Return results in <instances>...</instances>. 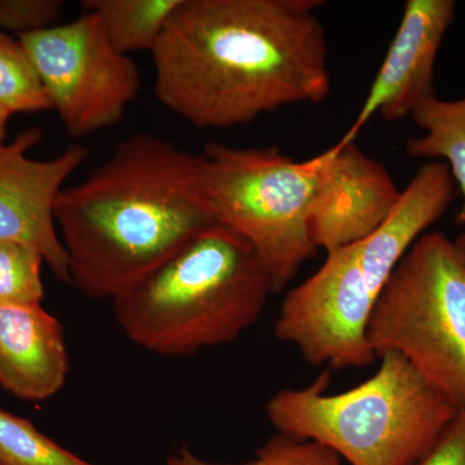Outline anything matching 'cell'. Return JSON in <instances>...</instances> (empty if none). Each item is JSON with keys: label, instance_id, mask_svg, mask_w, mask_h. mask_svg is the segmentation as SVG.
<instances>
[{"label": "cell", "instance_id": "16", "mask_svg": "<svg viewBox=\"0 0 465 465\" xmlns=\"http://www.w3.org/2000/svg\"><path fill=\"white\" fill-rule=\"evenodd\" d=\"M0 465H94L48 439L32 421L0 409Z\"/></svg>", "mask_w": 465, "mask_h": 465}, {"label": "cell", "instance_id": "9", "mask_svg": "<svg viewBox=\"0 0 465 465\" xmlns=\"http://www.w3.org/2000/svg\"><path fill=\"white\" fill-rule=\"evenodd\" d=\"M41 142L42 131L27 128L0 146V241L35 247L54 277L70 284L54 210L64 183L84 163L90 149L74 143L56 158H30L27 153Z\"/></svg>", "mask_w": 465, "mask_h": 465}, {"label": "cell", "instance_id": "13", "mask_svg": "<svg viewBox=\"0 0 465 465\" xmlns=\"http://www.w3.org/2000/svg\"><path fill=\"white\" fill-rule=\"evenodd\" d=\"M411 119L423 134L407 140V154L449 167L461 198L458 223L465 224V96L458 100L430 97L412 112Z\"/></svg>", "mask_w": 465, "mask_h": 465}, {"label": "cell", "instance_id": "19", "mask_svg": "<svg viewBox=\"0 0 465 465\" xmlns=\"http://www.w3.org/2000/svg\"><path fill=\"white\" fill-rule=\"evenodd\" d=\"M64 3L61 0H0V27L18 36L54 26Z\"/></svg>", "mask_w": 465, "mask_h": 465}, {"label": "cell", "instance_id": "17", "mask_svg": "<svg viewBox=\"0 0 465 465\" xmlns=\"http://www.w3.org/2000/svg\"><path fill=\"white\" fill-rule=\"evenodd\" d=\"M35 247L18 241H0V305H38L45 299L42 266Z\"/></svg>", "mask_w": 465, "mask_h": 465}, {"label": "cell", "instance_id": "4", "mask_svg": "<svg viewBox=\"0 0 465 465\" xmlns=\"http://www.w3.org/2000/svg\"><path fill=\"white\" fill-rule=\"evenodd\" d=\"M272 292L249 242L215 223L113 302L134 344L162 357H189L237 341Z\"/></svg>", "mask_w": 465, "mask_h": 465}, {"label": "cell", "instance_id": "6", "mask_svg": "<svg viewBox=\"0 0 465 465\" xmlns=\"http://www.w3.org/2000/svg\"><path fill=\"white\" fill-rule=\"evenodd\" d=\"M203 185L215 222L244 238L274 292L317 252L311 234L320 155L295 161L275 146L234 148L208 143Z\"/></svg>", "mask_w": 465, "mask_h": 465}, {"label": "cell", "instance_id": "7", "mask_svg": "<svg viewBox=\"0 0 465 465\" xmlns=\"http://www.w3.org/2000/svg\"><path fill=\"white\" fill-rule=\"evenodd\" d=\"M376 358L399 353L425 381L465 406V260L442 232L407 251L367 326Z\"/></svg>", "mask_w": 465, "mask_h": 465}, {"label": "cell", "instance_id": "1", "mask_svg": "<svg viewBox=\"0 0 465 465\" xmlns=\"http://www.w3.org/2000/svg\"><path fill=\"white\" fill-rule=\"evenodd\" d=\"M321 0H182L153 51L162 105L231 130L331 91Z\"/></svg>", "mask_w": 465, "mask_h": 465}, {"label": "cell", "instance_id": "20", "mask_svg": "<svg viewBox=\"0 0 465 465\" xmlns=\"http://www.w3.org/2000/svg\"><path fill=\"white\" fill-rule=\"evenodd\" d=\"M416 465H465V406L458 410L433 448Z\"/></svg>", "mask_w": 465, "mask_h": 465}, {"label": "cell", "instance_id": "8", "mask_svg": "<svg viewBox=\"0 0 465 465\" xmlns=\"http://www.w3.org/2000/svg\"><path fill=\"white\" fill-rule=\"evenodd\" d=\"M18 41L70 136H88L119 124L142 90L139 66L113 47L91 12Z\"/></svg>", "mask_w": 465, "mask_h": 465}, {"label": "cell", "instance_id": "3", "mask_svg": "<svg viewBox=\"0 0 465 465\" xmlns=\"http://www.w3.org/2000/svg\"><path fill=\"white\" fill-rule=\"evenodd\" d=\"M442 162H425L401 191L399 203L374 232L327 253L326 262L281 305L274 331L313 366L360 369L374 351L367 326L401 260L439 222L455 198Z\"/></svg>", "mask_w": 465, "mask_h": 465}, {"label": "cell", "instance_id": "12", "mask_svg": "<svg viewBox=\"0 0 465 465\" xmlns=\"http://www.w3.org/2000/svg\"><path fill=\"white\" fill-rule=\"evenodd\" d=\"M69 354L63 326L38 305H0V385L30 402L65 385Z\"/></svg>", "mask_w": 465, "mask_h": 465}, {"label": "cell", "instance_id": "10", "mask_svg": "<svg viewBox=\"0 0 465 465\" xmlns=\"http://www.w3.org/2000/svg\"><path fill=\"white\" fill-rule=\"evenodd\" d=\"M454 0H407L396 35L353 124L339 140L356 142L372 116L397 122L437 96L434 74L440 45L455 20Z\"/></svg>", "mask_w": 465, "mask_h": 465}, {"label": "cell", "instance_id": "11", "mask_svg": "<svg viewBox=\"0 0 465 465\" xmlns=\"http://www.w3.org/2000/svg\"><path fill=\"white\" fill-rule=\"evenodd\" d=\"M318 155L311 234L317 250L329 253L374 232L399 203L401 191L387 168L356 143H336Z\"/></svg>", "mask_w": 465, "mask_h": 465}, {"label": "cell", "instance_id": "14", "mask_svg": "<svg viewBox=\"0 0 465 465\" xmlns=\"http://www.w3.org/2000/svg\"><path fill=\"white\" fill-rule=\"evenodd\" d=\"M182 0H84L121 54L152 52Z\"/></svg>", "mask_w": 465, "mask_h": 465}, {"label": "cell", "instance_id": "2", "mask_svg": "<svg viewBox=\"0 0 465 465\" xmlns=\"http://www.w3.org/2000/svg\"><path fill=\"white\" fill-rule=\"evenodd\" d=\"M54 216L70 284L112 302L216 223L202 155L146 133L125 137L84 182L64 188Z\"/></svg>", "mask_w": 465, "mask_h": 465}, {"label": "cell", "instance_id": "15", "mask_svg": "<svg viewBox=\"0 0 465 465\" xmlns=\"http://www.w3.org/2000/svg\"><path fill=\"white\" fill-rule=\"evenodd\" d=\"M0 106L9 114L52 110L47 92L21 42L0 33Z\"/></svg>", "mask_w": 465, "mask_h": 465}, {"label": "cell", "instance_id": "21", "mask_svg": "<svg viewBox=\"0 0 465 465\" xmlns=\"http://www.w3.org/2000/svg\"><path fill=\"white\" fill-rule=\"evenodd\" d=\"M11 114L0 106V146L5 143V134H7V124Z\"/></svg>", "mask_w": 465, "mask_h": 465}, {"label": "cell", "instance_id": "5", "mask_svg": "<svg viewBox=\"0 0 465 465\" xmlns=\"http://www.w3.org/2000/svg\"><path fill=\"white\" fill-rule=\"evenodd\" d=\"M374 375L327 393L329 372L307 387L277 391L266 405L278 433L314 440L351 465H416L458 407L399 353L381 356Z\"/></svg>", "mask_w": 465, "mask_h": 465}, {"label": "cell", "instance_id": "22", "mask_svg": "<svg viewBox=\"0 0 465 465\" xmlns=\"http://www.w3.org/2000/svg\"><path fill=\"white\" fill-rule=\"evenodd\" d=\"M455 244H457V247L459 251H460L461 256H463L465 260V232H461L459 237H457V240H454Z\"/></svg>", "mask_w": 465, "mask_h": 465}, {"label": "cell", "instance_id": "18", "mask_svg": "<svg viewBox=\"0 0 465 465\" xmlns=\"http://www.w3.org/2000/svg\"><path fill=\"white\" fill-rule=\"evenodd\" d=\"M168 465H341V459L314 440L278 433L258 450L255 459L240 464L211 463L183 448L167 459Z\"/></svg>", "mask_w": 465, "mask_h": 465}]
</instances>
